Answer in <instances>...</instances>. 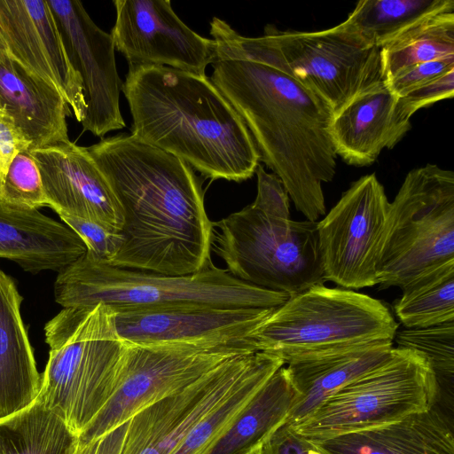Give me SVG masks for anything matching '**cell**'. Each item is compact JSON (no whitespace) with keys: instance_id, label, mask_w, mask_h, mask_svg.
<instances>
[{"instance_id":"obj_12","label":"cell","mask_w":454,"mask_h":454,"mask_svg":"<svg viewBox=\"0 0 454 454\" xmlns=\"http://www.w3.org/2000/svg\"><path fill=\"white\" fill-rule=\"evenodd\" d=\"M389 204L376 175L369 174L352 183L317 222L325 281L350 290L379 284Z\"/></svg>"},{"instance_id":"obj_14","label":"cell","mask_w":454,"mask_h":454,"mask_svg":"<svg viewBox=\"0 0 454 454\" xmlns=\"http://www.w3.org/2000/svg\"><path fill=\"white\" fill-rule=\"evenodd\" d=\"M111 31L115 49L129 66H165L205 74L216 61L213 39L198 35L175 13L168 0H114Z\"/></svg>"},{"instance_id":"obj_33","label":"cell","mask_w":454,"mask_h":454,"mask_svg":"<svg viewBox=\"0 0 454 454\" xmlns=\"http://www.w3.org/2000/svg\"><path fill=\"white\" fill-rule=\"evenodd\" d=\"M62 223L73 230L83 241L86 254L91 259L108 264L119 251L122 239L121 234L114 232L97 223L58 214Z\"/></svg>"},{"instance_id":"obj_40","label":"cell","mask_w":454,"mask_h":454,"mask_svg":"<svg viewBox=\"0 0 454 454\" xmlns=\"http://www.w3.org/2000/svg\"><path fill=\"white\" fill-rule=\"evenodd\" d=\"M251 454H261V447L254 450Z\"/></svg>"},{"instance_id":"obj_7","label":"cell","mask_w":454,"mask_h":454,"mask_svg":"<svg viewBox=\"0 0 454 454\" xmlns=\"http://www.w3.org/2000/svg\"><path fill=\"white\" fill-rule=\"evenodd\" d=\"M399 325L380 300L350 289L311 286L291 295L254 333L259 351L292 357L376 340Z\"/></svg>"},{"instance_id":"obj_31","label":"cell","mask_w":454,"mask_h":454,"mask_svg":"<svg viewBox=\"0 0 454 454\" xmlns=\"http://www.w3.org/2000/svg\"><path fill=\"white\" fill-rule=\"evenodd\" d=\"M394 340L397 348L417 350L429 361L435 374L439 392L449 388L452 395L454 380V322L427 328L397 330Z\"/></svg>"},{"instance_id":"obj_35","label":"cell","mask_w":454,"mask_h":454,"mask_svg":"<svg viewBox=\"0 0 454 454\" xmlns=\"http://www.w3.org/2000/svg\"><path fill=\"white\" fill-rule=\"evenodd\" d=\"M452 69L454 57L440 59L412 66L387 80L386 83L395 97L401 98Z\"/></svg>"},{"instance_id":"obj_9","label":"cell","mask_w":454,"mask_h":454,"mask_svg":"<svg viewBox=\"0 0 454 454\" xmlns=\"http://www.w3.org/2000/svg\"><path fill=\"white\" fill-rule=\"evenodd\" d=\"M454 261V173L437 165L411 170L389 204L378 262L381 289L402 287Z\"/></svg>"},{"instance_id":"obj_20","label":"cell","mask_w":454,"mask_h":454,"mask_svg":"<svg viewBox=\"0 0 454 454\" xmlns=\"http://www.w3.org/2000/svg\"><path fill=\"white\" fill-rule=\"evenodd\" d=\"M397 97L386 81L360 93L333 115L331 134L336 155L354 166L374 162L411 128L397 112Z\"/></svg>"},{"instance_id":"obj_30","label":"cell","mask_w":454,"mask_h":454,"mask_svg":"<svg viewBox=\"0 0 454 454\" xmlns=\"http://www.w3.org/2000/svg\"><path fill=\"white\" fill-rule=\"evenodd\" d=\"M286 364L270 353L262 364L224 402L202 418L172 454H208L264 383Z\"/></svg>"},{"instance_id":"obj_10","label":"cell","mask_w":454,"mask_h":454,"mask_svg":"<svg viewBox=\"0 0 454 454\" xmlns=\"http://www.w3.org/2000/svg\"><path fill=\"white\" fill-rule=\"evenodd\" d=\"M126 343L115 390L101 412L77 437L80 442L118 427L140 410L184 388L224 361L258 352L245 344Z\"/></svg>"},{"instance_id":"obj_23","label":"cell","mask_w":454,"mask_h":454,"mask_svg":"<svg viewBox=\"0 0 454 454\" xmlns=\"http://www.w3.org/2000/svg\"><path fill=\"white\" fill-rule=\"evenodd\" d=\"M313 443L321 454H454L452 421L435 405L389 424Z\"/></svg>"},{"instance_id":"obj_2","label":"cell","mask_w":454,"mask_h":454,"mask_svg":"<svg viewBox=\"0 0 454 454\" xmlns=\"http://www.w3.org/2000/svg\"><path fill=\"white\" fill-rule=\"evenodd\" d=\"M87 149L123 218L122 242L108 265L182 276L213 263V222L192 167L128 134Z\"/></svg>"},{"instance_id":"obj_29","label":"cell","mask_w":454,"mask_h":454,"mask_svg":"<svg viewBox=\"0 0 454 454\" xmlns=\"http://www.w3.org/2000/svg\"><path fill=\"white\" fill-rule=\"evenodd\" d=\"M385 80L425 62L454 57V10L432 15L380 49Z\"/></svg>"},{"instance_id":"obj_3","label":"cell","mask_w":454,"mask_h":454,"mask_svg":"<svg viewBox=\"0 0 454 454\" xmlns=\"http://www.w3.org/2000/svg\"><path fill=\"white\" fill-rule=\"evenodd\" d=\"M123 91L131 136L212 180L242 182L260 161L244 121L205 74L165 66H129Z\"/></svg>"},{"instance_id":"obj_16","label":"cell","mask_w":454,"mask_h":454,"mask_svg":"<svg viewBox=\"0 0 454 454\" xmlns=\"http://www.w3.org/2000/svg\"><path fill=\"white\" fill-rule=\"evenodd\" d=\"M48 4L82 80L87 102L83 130L103 137L109 131L125 128L119 105L122 82L111 35L94 23L78 0H49Z\"/></svg>"},{"instance_id":"obj_8","label":"cell","mask_w":454,"mask_h":454,"mask_svg":"<svg viewBox=\"0 0 454 454\" xmlns=\"http://www.w3.org/2000/svg\"><path fill=\"white\" fill-rule=\"evenodd\" d=\"M439 394L427 358L417 350L396 347L385 362L336 391L290 427L318 442L427 411Z\"/></svg>"},{"instance_id":"obj_19","label":"cell","mask_w":454,"mask_h":454,"mask_svg":"<svg viewBox=\"0 0 454 454\" xmlns=\"http://www.w3.org/2000/svg\"><path fill=\"white\" fill-rule=\"evenodd\" d=\"M393 340H376L299 355L286 364L299 396L283 424L301 422L326 398L385 362Z\"/></svg>"},{"instance_id":"obj_18","label":"cell","mask_w":454,"mask_h":454,"mask_svg":"<svg viewBox=\"0 0 454 454\" xmlns=\"http://www.w3.org/2000/svg\"><path fill=\"white\" fill-rule=\"evenodd\" d=\"M30 152L51 208L121 233V207L87 147L68 140Z\"/></svg>"},{"instance_id":"obj_15","label":"cell","mask_w":454,"mask_h":454,"mask_svg":"<svg viewBox=\"0 0 454 454\" xmlns=\"http://www.w3.org/2000/svg\"><path fill=\"white\" fill-rule=\"evenodd\" d=\"M0 34L7 53L54 88L82 123L87 111L82 80L48 1L0 0Z\"/></svg>"},{"instance_id":"obj_21","label":"cell","mask_w":454,"mask_h":454,"mask_svg":"<svg viewBox=\"0 0 454 454\" xmlns=\"http://www.w3.org/2000/svg\"><path fill=\"white\" fill-rule=\"evenodd\" d=\"M85 252L82 239L64 223L39 210H17L0 204V258L37 274L59 272Z\"/></svg>"},{"instance_id":"obj_6","label":"cell","mask_w":454,"mask_h":454,"mask_svg":"<svg viewBox=\"0 0 454 454\" xmlns=\"http://www.w3.org/2000/svg\"><path fill=\"white\" fill-rule=\"evenodd\" d=\"M49 356L35 400L78 437L112 397L127 343L108 306L63 308L44 325Z\"/></svg>"},{"instance_id":"obj_36","label":"cell","mask_w":454,"mask_h":454,"mask_svg":"<svg viewBox=\"0 0 454 454\" xmlns=\"http://www.w3.org/2000/svg\"><path fill=\"white\" fill-rule=\"evenodd\" d=\"M31 142L17 126L7 109L0 106V188L8 168L21 151L29 149Z\"/></svg>"},{"instance_id":"obj_17","label":"cell","mask_w":454,"mask_h":454,"mask_svg":"<svg viewBox=\"0 0 454 454\" xmlns=\"http://www.w3.org/2000/svg\"><path fill=\"white\" fill-rule=\"evenodd\" d=\"M276 308H185L114 311L120 338L132 344H245ZM259 351V350H258Z\"/></svg>"},{"instance_id":"obj_24","label":"cell","mask_w":454,"mask_h":454,"mask_svg":"<svg viewBox=\"0 0 454 454\" xmlns=\"http://www.w3.org/2000/svg\"><path fill=\"white\" fill-rule=\"evenodd\" d=\"M22 296L0 269V419L15 414L37 398L42 374L21 317Z\"/></svg>"},{"instance_id":"obj_25","label":"cell","mask_w":454,"mask_h":454,"mask_svg":"<svg viewBox=\"0 0 454 454\" xmlns=\"http://www.w3.org/2000/svg\"><path fill=\"white\" fill-rule=\"evenodd\" d=\"M299 394L280 367L254 395L208 454H251L286 419Z\"/></svg>"},{"instance_id":"obj_11","label":"cell","mask_w":454,"mask_h":454,"mask_svg":"<svg viewBox=\"0 0 454 454\" xmlns=\"http://www.w3.org/2000/svg\"><path fill=\"white\" fill-rule=\"evenodd\" d=\"M262 38L285 67L324 98L334 114L360 93L386 81L380 49L345 20L313 32L279 31L267 26Z\"/></svg>"},{"instance_id":"obj_27","label":"cell","mask_w":454,"mask_h":454,"mask_svg":"<svg viewBox=\"0 0 454 454\" xmlns=\"http://www.w3.org/2000/svg\"><path fill=\"white\" fill-rule=\"evenodd\" d=\"M76 438L57 413L37 400L0 419V454H65Z\"/></svg>"},{"instance_id":"obj_22","label":"cell","mask_w":454,"mask_h":454,"mask_svg":"<svg viewBox=\"0 0 454 454\" xmlns=\"http://www.w3.org/2000/svg\"><path fill=\"white\" fill-rule=\"evenodd\" d=\"M0 104L30 140V151L69 140L71 111L62 96L3 51Z\"/></svg>"},{"instance_id":"obj_32","label":"cell","mask_w":454,"mask_h":454,"mask_svg":"<svg viewBox=\"0 0 454 454\" xmlns=\"http://www.w3.org/2000/svg\"><path fill=\"white\" fill-rule=\"evenodd\" d=\"M0 204L17 210L49 207L40 172L29 149L12 160L0 188Z\"/></svg>"},{"instance_id":"obj_28","label":"cell","mask_w":454,"mask_h":454,"mask_svg":"<svg viewBox=\"0 0 454 454\" xmlns=\"http://www.w3.org/2000/svg\"><path fill=\"white\" fill-rule=\"evenodd\" d=\"M401 289L394 310L404 328L454 322V261L424 272Z\"/></svg>"},{"instance_id":"obj_4","label":"cell","mask_w":454,"mask_h":454,"mask_svg":"<svg viewBox=\"0 0 454 454\" xmlns=\"http://www.w3.org/2000/svg\"><path fill=\"white\" fill-rule=\"evenodd\" d=\"M255 174V200L213 223L212 249L234 278L263 289L291 296L324 285L317 222L292 220L279 178L260 164Z\"/></svg>"},{"instance_id":"obj_1","label":"cell","mask_w":454,"mask_h":454,"mask_svg":"<svg viewBox=\"0 0 454 454\" xmlns=\"http://www.w3.org/2000/svg\"><path fill=\"white\" fill-rule=\"evenodd\" d=\"M216 61L210 80L247 125L260 160L281 181L308 221L325 215L323 183L333 180V111L299 82L262 36L246 37L214 17Z\"/></svg>"},{"instance_id":"obj_37","label":"cell","mask_w":454,"mask_h":454,"mask_svg":"<svg viewBox=\"0 0 454 454\" xmlns=\"http://www.w3.org/2000/svg\"><path fill=\"white\" fill-rule=\"evenodd\" d=\"M261 454H321L313 442L282 424L262 444Z\"/></svg>"},{"instance_id":"obj_26","label":"cell","mask_w":454,"mask_h":454,"mask_svg":"<svg viewBox=\"0 0 454 454\" xmlns=\"http://www.w3.org/2000/svg\"><path fill=\"white\" fill-rule=\"evenodd\" d=\"M453 10V0H362L345 21L381 49L425 19Z\"/></svg>"},{"instance_id":"obj_5","label":"cell","mask_w":454,"mask_h":454,"mask_svg":"<svg viewBox=\"0 0 454 454\" xmlns=\"http://www.w3.org/2000/svg\"><path fill=\"white\" fill-rule=\"evenodd\" d=\"M56 302L63 308L105 304L114 311L185 308H278L290 295L234 278L213 263L182 276L122 269L86 252L58 272Z\"/></svg>"},{"instance_id":"obj_38","label":"cell","mask_w":454,"mask_h":454,"mask_svg":"<svg viewBox=\"0 0 454 454\" xmlns=\"http://www.w3.org/2000/svg\"><path fill=\"white\" fill-rule=\"evenodd\" d=\"M127 427L128 421L87 442L76 438L65 454H120Z\"/></svg>"},{"instance_id":"obj_39","label":"cell","mask_w":454,"mask_h":454,"mask_svg":"<svg viewBox=\"0 0 454 454\" xmlns=\"http://www.w3.org/2000/svg\"><path fill=\"white\" fill-rule=\"evenodd\" d=\"M0 51H7L5 43L1 36V34H0Z\"/></svg>"},{"instance_id":"obj_41","label":"cell","mask_w":454,"mask_h":454,"mask_svg":"<svg viewBox=\"0 0 454 454\" xmlns=\"http://www.w3.org/2000/svg\"><path fill=\"white\" fill-rule=\"evenodd\" d=\"M0 106H1V104H0Z\"/></svg>"},{"instance_id":"obj_13","label":"cell","mask_w":454,"mask_h":454,"mask_svg":"<svg viewBox=\"0 0 454 454\" xmlns=\"http://www.w3.org/2000/svg\"><path fill=\"white\" fill-rule=\"evenodd\" d=\"M258 351L233 356L128 421L120 454H172L192 428L228 399L267 359Z\"/></svg>"},{"instance_id":"obj_34","label":"cell","mask_w":454,"mask_h":454,"mask_svg":"<svg viewBox=\"0 0 454 454\" xmlns=\"http://www.w3.org/2000/svg\"><path fill=\"white\" fill-rule=\"evenodd\" d=\"M453 94L454 69L397 98V112L403 119L410 120L418 110L437 101L451 98Z\"/></svg>"}]
</instances>
